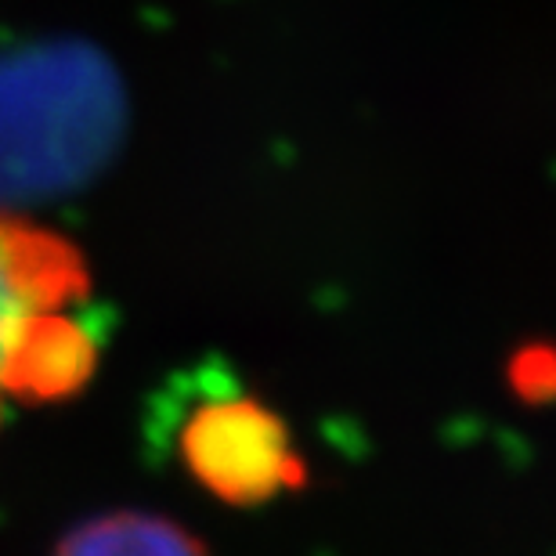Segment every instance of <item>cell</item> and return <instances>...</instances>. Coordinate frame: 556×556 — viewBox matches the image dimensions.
Here are the masks:
<instances>
[{"label":"cell","mask_w":556,"mask_h":556,"mask_svg":"<svg viewBox=\"0 0 556 556\" xmlns=\"http://www.w3.org/2000/svg\"><path fill=\"white\" fill-rule=\"evenodd\" d=\"M124 98L94 54L29 51L0 62V195L62 192L113 152Z\"/></svg>","instance_id":"cell-1"},{"label":"cell","mask_w":556,"mask_h":556,"mask_svg":"<svg viewBox=\"0 0 556 556\" xmlns=\"http://www.w3.org/2000/svg\"><path fill=\"white\" fill-rule=\"evenodd\" d=\"M181 463L210 495L236 506L268 503L304 481L286 422L253 397L203 402L181 427Z\"/></svg>","instance_id":"cell-2"},{"label":"cell","mask_w":556,"mask_h":556,"mask_svg":"<svg viewBox=\"0 0 556 556\" xmlns=\"http://www.w3.org/2000/svg\"><path fill=\"white\" fill-rule=\"evenodd\" d=\"M84 289L87 268L70 242L0 214V405L29 332L54 311L73 307Z\"/></svg>","instance_id":"cell-3"},{"label":"cell","mask_w":556,"mask_h":556,"mask_svg":"<svg viewBox=\"0 0 556 556\" xmlns=\"http://www.w3.org/2000/svg\"><path fill=\"white\" fill-rule=\"evenodd\" d=\"M94 372V337L65 311H54L29 332L11 365L8 394L22 402H59L80 391Z\"/></svg>","instance_id":"cell-4"},{"label":"cell","mask_w":556,"mask_h":556,"mask_svg":"<svg viewBox=\"0 0 556 556\" xmlns=\"http://www.w3.org/2000/svg\"><path fill=\"white\" fill-rule=\"evenodd\" d=\"M54 556H210V549L160 514L116 509L73 528Z\"/></svg>","instance_id":"cell-5"}]
</instances>
